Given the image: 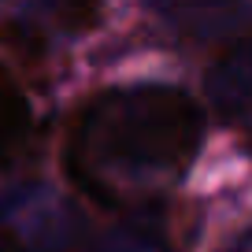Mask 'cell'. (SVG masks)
I'll list each match as a JSON object with an SVG mask.
<instances>
[{
	"label": "cell",
	"mask_w": 252,
	"mask_h": 252,
	"mask_svg": "<svg viewBox=\"0 0 252 252\" xmlns=\"http://www.w3.org/2000/svg\"><path fill=\"white\" fill-rule=\"evenodd\" d=\"M33 141V104L19 78L0 63V167H11L26 156Z\"/></svg>",
	"instance_id": "obj_3"
},
{
	"label": "cell",
	"mask_w": 252,
	"mask_h": 252,
	"mask_svg": "<svg viewBox=\"0 0 252 252\" xmlns=\"http://www.w3.org/2000/svg\"><path fill=\"white\" fill-rule=\"evenodd\" d=\"M249 89H252V48L249 37H237L208 71V96L230 126L241 130L249 119Z\"/></svg>",
	"instance_id": "obj_2"
},
{
	"label": "cell",
	"mask_w": 252,
	"mask_h": 252,
	"mask_svg": "<svg viewBox=\"0 0 252 252\" xmlns=\"http://www.w3.org/2000/svg\"><path fill=\"white\" fill-rule=\"evenodd\" d=\"M163 237H167L163 226H159L152 215H145V219H134L130 226L108 234L100 245H93L89 252H167Z\"/></svg>",
	"instance_id": "obj_4"
},
{
	"label": "cell",
	"mask_w": 252,
	"mask_h": 252,
	"mask_svg": "<svg viewBox=\"0 0 252 252\" xmlns=\"http://www.w3.org/2000/svg\"><path fill=\"white\" fill-rule=\"evenodd\" d=\"M204 111L186 89L141 82L100 89L67 123L63 174L96 208L156 200L193 167Z\"/></svg>",
	"instance_id": "obj_1"
}]
</instances>
